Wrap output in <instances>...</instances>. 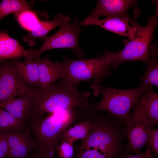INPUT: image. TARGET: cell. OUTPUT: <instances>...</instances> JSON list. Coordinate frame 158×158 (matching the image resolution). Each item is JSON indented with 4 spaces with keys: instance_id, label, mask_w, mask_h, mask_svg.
<instances>
[{
    "instance_id": "26",
    "label": "cell",
    "mask_w": 158,
    "mask_h": 158,
    "mask_svg": "<svg viewBox=\"0 0 158 158\" xmlns=\"http://www.w3.org/2000/svg\"><path fill=\"white\" fill-rule=\"evenodd\" d=\"M28 157V158H55L54 155L48 154H41L36 152L30 154Z\"/></svg>"
},
{
    "instance_id": "20",
    "label": "cell",
    "mask_w": 158,
    "mask_h": 158,
    "mask_svg": "<svg viewBox=\"0 0 158 158\" xmlns=\"http://www.w3.org/2000/svg\"><path fill=\"white\" fill-rule=\"evenodd\" d=\"M15 15L20 26L29 32L35 28L40 20L36 11L31 8L24 10Z\"/></svg>"
},
{
    "instance_id": "28",
    "label": "cell",
    "mask_w": 158,
    "mask_h": 158,
    "mask_svg": "<svg viewBox=\"0 0 158 158\" xmlns=\"http://www.w3.org/2000/svg\"><path fill=\"white\" fill-rule=\"evenodd\" d=\"M146 152L147 154V158H154L152 156V152L150 149H148Z\"/></svg>"
},
{
    "instance_id": "23",
    "label": "cell",
    "mask_w": 158,
    "mask_h": 158,
    "mask_svg": "<svg viewBox=\"0 0 158 158\" xmlns=\"http://www.w3.org/2000/svg\"><path fill=\"white\" fill-rule=\"evenodd\" d=\"M56 150L60 158H75L73 143L68 142L61 141Z\"/></svg>"
},
{
    "instance_id": "12",
    "label": "cell",
    "mask_w": 158,
    "mask_h": 158,
    "mask_svg": "<svg viewBox=\"0 0 158 158\" xmlns=\"http://www.w3.org/2000/svg\"><path fill=\"white\" fill-rule=\"evenodd\" d=\"M35 101L33 88L31 91L16 98L11 97L0 104V108L8 111L25 125Z\"/></svg>"
},
{
    "instance_id": "29",
    "label": "cell",
    "mask_w": 158,
    "mask_h": 158,
    "mask_svg": "<svg viewBox=\"0 0 158 158\" xmlns=\"http://www.w3.org/2000/svg\"><path fill=\"white\" fill-rule=\"evenodd\" d=\"M3 158V157H1V158Z\"/></svg>"
},
{
    "instance_id": "22",
    "label": "cell",
    "mask_w": 158,
    "mask_h": 158,
    "mask_svg": "<svg viewBox=\"0 0 158 158\" xmlns=\"http://www.w3.org/2000/svg\"><path fill=\"white\" fill-rule=\"evenodd\" d=\"M25 127V125L8 111L0 108V131L6 132Z\"/></svg>"
},
{
    "instance_id": "2",
    "label": "cell",
    "mask_w": 158,
    "mask_h": 158,
    "mask_svg": "<svg viewBox=\"0 0 158 158\" xmlns=\"http://www.w3.org/2000/svg\"><path fill=\"white\" fill-rule=\"evenodd\" d=\"M35 101L28 118L45 115L59 109L90 106L89 93L79 92L75 87H68L52 84L44 88H33Z\"/></svg>"
},
{
    "instance_id": "17",
    "label": "cell",
    "mask_w": 158,
    "mask_h": 158,
    "mask_svg": "<svg viewBox=\"0 0 158 158\" xmlns=\"http://www.w3.org/2000/svg\"><path fill=\"white\" fill-rule=\"evenodd\" d=\"M18 42L8 33L0 32V61L24 57L29 53Z\"/></svg>"
},
{
    "instance_id": "24",
    "label": "cell",
    "mask_w": 158,
    "mask_h": 158,
    "mask_svg": "<svg viewBox=\"0 0 158 158\" xmlns=\"http://www.w3.org/2000/svg\"><path fill=\"white\" fill-rule=\"evenodd\" d=\"M8 144L6 132L0 131V158L8 157Z\"/></svg>"
},
{
    "instance_id": "14",
    "label": "cell",
    "mask_w": 158,
    "mask_h": 158,
    "mask_svg": "<svg viewBox=\"0 0 158 158\" xmlns=\"http://www.w3.org/2000/svg\"><path fill=\"white\" fill-rule=\"evenodd\" d=\"M29 52L24 57L25 61L13 59L16 71L23 80L32 88L40 87V83L38 68V59Z\"/></svg>"
},
{
    "instance_id": "13",
    "label": "cell",
    "mask_w": 158,
    "mask_h": 158,
    "mask_svg": "<svg viewBox=\"0 0 158 158\" xmlns=\"http://www.w3.org/2000/svg\"><path fill=\"white\" fill-rule=\"evenodd\" d=\"M38 68L40 79V87L44 88L53 84L63 76L64 69L62 61L54 62L47 55L38 60Z\"/></svg>"
},
{
    "instance_id": "18",
    "label": "cell",
    "mask_w": 158,
    "mask_h": 158,
    "mask_svg": "<svg viewBox=\"0 0 158 158\" xmlns=\"http://www.w3.org/2000/svg\"><path fill=\"white\" fill-rule=\"evenodd\" d=\"M90 127V122L85 116L73 127L68 128L65 131L61 141L73 144L78 140H84L89 135Z\"/></svg>"
},
{
    "instance_id": "10",
    "label": "cell",
    "mask_w": 158,
    "mask_h": 158,
    "mask_svg": "<svg viewBox=\"0 0 158 158\" xmlns=\"http://www.w3.org/2000/svg\"><path fill=\"white\" fill-rule=\"evenodd\" d=\"M5 132L9 147L8 158H28L32 151H35L37 143L25 127Z\"/></svg>"
},
{
    "instance_id": "8",
    "label": "cell",
    "mask_w": 158,
    "mask_h": 158,
    "mask_svg": "<svg viewBox=\"0 0 158 158\" xmlns=\"http://www.w3.org/2000/svg\"><path fill=\"white\" fill-rule=\"evenodd\" d=\"M128 118L130 121L128 123L127 129L128 150L139 154L142 147L148 144L151 125L145 115L135 109Z\"/></svg>"
},
{
    "instance_id": "30",
    "label": "cell",
    "mask_w": 158,
    "mask_h": 158,
    "mask_svg": "<svg viewBox=\"0 0 158 158\" xmlns=\"http://www.w3.org/2000/svg\"></svg>"
},
{
    "instance_id": "25",
    "label": "cell",
    "mask_w": 158,
    "mask_h": 158,
    "mask_svg": "<svg viewBox=\"0 0 158 158\" xmlns=\"http://www.w3.org/2000/svg\"><path fill=\"white\" fill-rule=\"evenodd\" d=\"M148 149H150L152 152L157 154L158 153V129L152 130L150 136Z\"/></svg>"
},
{
    "instance_id": "21",
    "label": "cell",
    "mask_w": 158,
    "mask_h": 158,
    "mask_svg": "<svg viewBox=\"0 0 158 158\" xmlns=\"http://www.w3.org/2000/svg\"><path fill=\"white\" fill-rule=\"evenodd\" d=\"M31 8L29 3L25 0H3L0 3V22L9 14L16 13Z\"/></svg>"
},
{
    "instance_id": "19",
    "label": "cell",
    "mask_w": 158,
    "mask_h": 158,
    "mask_svg": "<svg viewBox=\"0 0 158 158\" xmlns=\"http://www.w3.org/2000/svg\"><path fill=\"white\" fill-rule=\"evenodd\" d=\"M150 59L146 63L147 67L145 73L139 78L142 85L151 86L158 85V62L157 59L158 54H150Z\"/></svg>"
},
{
    "instance_id": "3",
    "label": "cell",
    "mask_w": 158,
    "mask_h": 158,
    "mask_svg": "<svg viewBox=\"0 0 158 158\" xmlns=\"http://www.w3.org/2000/svg\"><path fill=\"white\" fill-rule=\"evenodd\" d=\"M64 74L57 84L68 87H75L82 81L95 79L99 83L109 74L111 67L110 52L90 59H74L66 56L62 61Z\"/></svg>"
},
{
    "instance_id": "4",
    "label": "cell",
    "mask_w": 158,
    "mask_h": 158,
    "mask_svg": "<svg viewBox=\"0 0 158 158\" xmlns=\"http://www.w3.org/2000/svg\"><path fill=\"white\" fill-rule=\"evenodd\" d=\"M91 87L95 94L102 95L99 102H92L91 106L95 111H106L122 119H128L129 113L139 98L152 86L142 85L128 90H119L109 87H104L99 83L94 81Z\"/></svg>"
},
{
    "instance_id": "7",
    "label": "cell",
    "mask_w": 158,
    "mask_h": 158,
    "mask_svg": "<svg viewBox=\"0 0 158 158\" xmlns=\"http://www.w3.org/2000/svg\"><path fill=\"white\" fill-rule=\"evenodd\" d=\"M15 69L13 59L0 61V104L31 91Z\"/></svg>"
},
{
    "instance_id": "15",
    "label": "cell",
    "mask_w": 158,
    "mask_h": 158,
    "mask_svg": "<svg viewBox=\"0 0 158 158\" xmlns=\"http://www.w3.org/2000/svg\"><path fill=\"white\" fill-rule=\"evenodd\" d=\"M71 20L69 15L61 13L55 15L53 20H40L35 28L23 37V40L29 46H33L35 43L36 39L41 40L46 37L48 33L54 28L63 23H69Z\"/></svg>"
},
{
    "instance_id": "11",
    "label": "cell",
    "mask_w": 158,
    "mask_h": 158,
    "mask_svg": "<svg viewBox=\"0 0 158 158\" xmlns=\"http://www.w3.org/2000/svg\"><path fill=\"white\" fill-rule=\"evenodd\" d=\"M136 2L131 0H98L96 7L90 12L88 17L98 18L101 16L106 18L128 16V9L135 5Z\"/></svg>"
},
{
    "instance_id": "1",
    "label": "cell",
    "mask_w": 158,
    "mask_h": 158,
    "mask_svg": "<svg viewBox=\"0 0 158 158\" xmlns=\"http://www.w3.org/2000/svg\"><path fill=\"white\" fill-rule=\"evenodd\" d=\"M85 114L83 108L78 107L59 109L50 116L28 118L25 127L37 143L35 152L54 155L65 131Z\"/></svg>"
},
{
    "instance_id": "9",
    "label": "cell",
    "mask_w": 158,
    "mask_h": 158,
    "mask_svg": "<svg viewBox=\"0 0 158 158\" xmlns=\"http://www.w3.org/2000/svg\"><path fill=\"white\" fill-rule=\"evenodd\" d=\"M83 25H95L114 33L127 37L131 40L135 37L138 23L129 16H118L99 20L88 17L80 22Z\"/></svg>"
},
{
    "instance_id": "16",
    "label": "cell",
    "mask_w": 158,
    "mask_h": 158,
    "mask_svg": "<svg viewBox=\"0 0 158 158\" xmlns=\"http://www.w3.org/2000/svg\"><path fill=\"white\" fill-rule=\"evenodd\" d=\"M152 89L142 94L134 105L135 109L145 115L151 126L158 121V95Z\"/></svg>"
},
{
    "instance_id": "6",
    "label": "cell",
    "mask_w": 158,
    "mask_h": 158,
    "mask_svg": "<svg viewBox=\"0 0 158 158\" xmlns=\"http://www.w3.org/2000/svg\"><path fill=\"white\" fill-rule=\"evenodd\" d=\"M78 22L76 21L72 23H66L61 25L55 33L41 39L43 43L39 49H30L31 54L40 57L41 54L47 51L66 48L72 49L78 57L82 59L84 53L78 45V38L81 30Z\"/></svg>"
},
{
    "instance_id": "27",
    "label": "cell",
    "mask_w": 158,
    "mask_h": 158,
    "mask_svg": "<svg viewBox=\"0 0 158 158\" xmlns=\"http://www.w3.org/2000/svg\"><path fill=\"white\" fill-rule=\"evenodd\" d=\"M121 158H147L146 152L139 154H128L124 155Z\"/></svg>"
},
{
    "instance_id": "5",
    "label": "cell",
    "mask_w": 158,
    "mask_h": 158,
    "mask_svg": "<svg viewBox=\"0 0 158 158\" xmlns=\"http://www.w3.org/2000/svg\"><path fill=\"white\" fill-rule=\"evenodd\" d=\"M158 16L157 3L155 12L148 19L147 25L142 27L138 24L134 37L126 43L123 49L117 52H110L111 68H117L126 61H140L146 63L149 61L150 46L158 23Z\"/></svg>"
}]
</instances>
